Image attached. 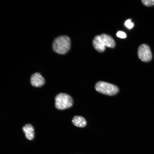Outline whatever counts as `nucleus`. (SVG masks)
Returning <instances> with one entry per match:
<instances>
[{
    "mask_svg": "<svg viewBox=\"0 0 154 154\" xmlns=\"http://www.w3.org/2000/svg\"><path fill=\"white\" fill-rule=\"evenodd\" d=\"M71 45L70 38L65 35H61L55 37L52 44V49L55 53L64 54L69 50Z\"/></svg>",
    "mask_w": 154,
    "mask_h": 154,
    "instance_id": "obj_1",
    "label": "nucleus"
},
{
    "mask_svg": "<svg viewBox=\"0 0 154 154\" xmlns=\"http://www.w3.org/2000/svg\"><path fill=\"white\" fill-rule=\"evenodd\" d=\"M55 106L59 110H64L71 107L73 104L72 97L68 94L60 93L55 98Z\"/></svg>",
    "mask_w": 154,
    "mask_h": 154,
    "instance_id": "obj_2",
    "label": "nucleus"
},
{
    "mask_svg": "<svg viewBox=\"0 0 154 154\" xmlns=\"http://www.w3.org/2000/svg\"><path fill=\"white\" fill-rule=\"evenodd\" d=\"M95 88L98 92L109 96L115 95L119 91V88L116 86L103 81H99L97 82Z\"/></svg>",
    "mask_w": 154,
    "mask_h": 154,
    "instance_id": "obj_3",
    "label": "nucleus"
},
{
    "mask_svg": "<svg viewBox=\"0 0 154 154\" xmlns=\"http://www.w3.org/2000/svg\"><path fill=\"white\" fill-rule=\"evenodd\" d=\"M137 53L139 58L143 62H149L152 58L150 48L146 44H142L140 45L138 48Z\"/></svg>",
    "mask_w": 154,
    "mask_h": 154,
    "instance_id": "obj_4",
    "label": "nucleus"
},
{
    "mask_svg": "<svg viewBox=\"0 0 154 154\" xmlns=\"http://www.w3.org/2000/svg\"><path fill=\"white\" fill-rule=\"evenodd\" d=\"M30 83L33 86L39 87L45 83V80L42 76L38 72L33 74L30 77Z\"/></svg>",
    "mask_w": 154,
    "mask_h": 154,
    "instance_id": "obj_5",
    "label": "nucleus"
},
{
    "mask_svg": "<svg viewBox=\"0 0 154 154\" xmlns=\"http://www.w3.org/2000/svg\"><path fill=\"white\" fill-rule=\"evenodd\" d=\"M100 36L105 47L113 48L115 46V40L110 36L106 34H102Z\"/></svg>",
    "mask_w": 154,
    "mask_h": 154,
    "instance_id": "obj_6",
    "label": "nucleus"
},
{
    "mask_svg": "<svg viewBox=\"0 0 154 154\" xmlns=\"http://www.w3.org/2000/svg\"><path fill=\"white\" fill-rule=\"evenodd\" d=\"M92 43L94 48L98 51L102 52L105 50V46L100 36H95L93 39Z\"/></svg>",
    "mask_w": 154,
    "mask_h": 154,
    "instance_id": "obj_7",
    "label": "nucleus"
},
{
    "mask_svg": "<svg viewBox=\"0 0 154 154\" xmlns=\"http://www.w3.org/2000/svg\"><path fill=\"white\" fill-rule=\"evenodd\" d=\"M27 138L29 140H32L34 137V130L33 127L30 124H27L23 128Z\"/></svg>",
    "mask_w": 154,
    "mask_h": 154,
    "instance_id": "obj_8",
    "label": "nucleus"
},
{
    "mask_svg": "<svg viewBox=\"0 0 154 154\" xmlns=\"http://www.w3.org/2000/svg\"><path fill=\"white\" fill-rule=\"evenodd\" d=\"M72 122L74 125L78 127H84L86 124V119L82 117L78 116H74Z\"/></svg>",
    "mask_w": 154,
    "mask_h": 154,
    "instance_id": "obj_9",
    "label": "nucleus"
},
{
    "mask_svg": "<svg viewBox=\"0 0 154 154\" xmlns=\"http://www.w3.org/2000/svg\"><path fill=\"white\" fill-rule=\"evenodd\" d=\"M141 1L146 6H151L154 5V0H142Z\"/></svg>",
    "mask_w": 154,
    "mask_h": 154,
    "instance_id": "obj_10",
    "label": "nucleus"
},
{
    "mask_svg": "<svg viewBox=\"0 0 154 154\" xmlns=\"http://www.w3.org/2000/svg\"><path fill=\"white\" fill-rule=\"evenodd\" d=\"M125 25L127 28L130 29L133 27L134 24L131 21V19H129L125 21Z\"/></svg>",
    "mask_w": 154,
    "mask_h": 154,
    "instance_id": "obj_11",
    "label": "nucleus"
},
{
    "mask_svg": "<svg viewBox=\"0 0 154 154\" xmlns=\"http://www.w3.org/2000/svg\"><path fill=\"white\" fill-rule=\"evenodd\" d=\"M117 36L119 38H123L126 37V35L125 33L122 31H119L116 34Z\"/></svg>",
    "mask_w": 154,
    "mask_h": 154,
    "instance_id": "obj_12",
    "label": "nucleus"
}]
</instances>
